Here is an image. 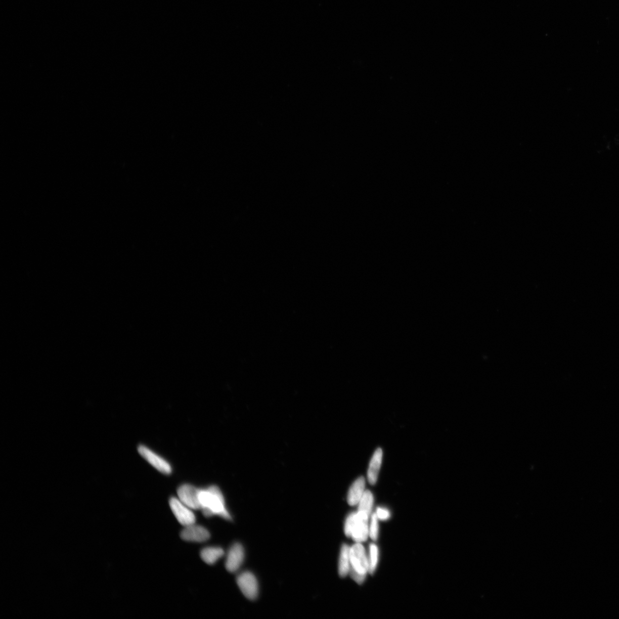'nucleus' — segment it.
<instances>
[{
	"label": "nucleus",
	"instance_id": "nucleus-11",
	"mask_svg": "<svg viewBox=\"0 0 619 619\" xmlns=\"http://www.w3.org/2000/svg\"><path fill=\"white\" fill-rule=\"evenodd\" d=\"M383 453L381 449H377L370 462L368 470V480L371 484H375L377 482L378 474H379L382 463Z\"/></svg>",
	"mask_w": 619,
	"mask_h": 619
},
{
	"label": "nucleus",
	"instance_id": "nucleus-9",
	"mask_svg": "<svg viewBox=\"0 0 619 619\" xmlns=\"http://www.w3.org/2000/svg\"><path fill=\"white\" fill-rule=\"evenodd\" d=\"M244 555V550L242 545L236 543L232 545L227 556V570L231 573L238 570L243 564Z\"/></svg>",
	"mask_w": 619,
	"mask_h": 619
},
{
	"label": "nucleus",
	"instance_id": "nucleus-6",
	"mask_svg": "<svg viewBox=\"0 0 619 619\" xmlns=\"http://www.w3.org/2000/svg\"><path fill=\"white\" fill-rule=\"evenodd\" d=\"M138 451L140 454L146 461L148 462L155 468L164 474H170L171 472V467L168 462L160 456L153 452L148 447L143 445L140 446Z\"/></svg>",
	"mask_w": 619,
	"mask_h": 619
},
{
	"label": "nucleus",
	"instance_id": "nucleus-1",
	"mask_svg": "<svg viewBox=\"0 0 619 619\" xmlns=\"http://www.w3.org/2000/svg\"><path fill=\"white\" fill-rule=\"evenodd\" d=\"M199 499L201 510L203 511L205 517L218 515L229 521L232 519L226 508L223 494L216 485H212L206 489H200Z\"/></svg>",
	"mask_w": 619,
	"mask_h": 619
},
{
	"label": "nucleus",
	"instance_id": "nucleus-3",
	"mask_svg": "<svg viewBox=\"0 0 619 619\" xmlns=\"http://www.w3.org/2000/svg\"><path fill=\"white\" fill-rule=\"evenodd\" d=\"M350 571L367 576L369 571V559L364 547L361 543H357L350 547Z\"/></svg>",
	"mask_w": 619,
	"mask_h": 619
},
{
	"label": "nucleus",
	"instance_id": "nucleus-2",
	"mask_svg": "<svg viewBox=\"0 0 619 619\" xmlns=\"http://www.w3.org/2000/svg\"><path fill=\"white\" fill-rule=\"evenodd\" d=\"M369 515L359 511L348 516L344 526L346 536L358 543L366 541L369 536Z\"/></svg>",
	"mask_w": 619,
	"mask_h": 619
},
{
	"label": "nucleus",
	"instance_id": "nucleus-13",
	"mask_svg": "<svg viewBox=\"0 0 619 619\" xmlns=\"http://www.w3.org/2000/svg\"><path fill=\"white\" fill-rule=\"evenodd\" d=\"M225 552L219 547H207L201 550L200 556L206 564L213 565L223 557Z\"/></svg>",
	"mask_w": 619,
	"mask_h": 619
},
{
	"label": "nucleus",
	"instance_id": "nucleus-17",
	"mask_svg": "<svg viewBox=\"0 0 619 619\" xmlns=\"http://www.w3.org/2000/svg\"><path fill=\"white\" fill-rule=\"evenodd\" d=\"M376 514L378 518L382 520V521H386V520L390 518V516L389 511L388 510L381 508V507L377 508Z\"/></svg>",
	"mask_w": 619,
	"mask_h": 619
},
{
	"label": "nucleus",
	"instance_id": "nucleus-12",
	"mask_svg": "<svg viewBox=\"0 0 619 619\" xmlns=\"http://www.w3.org/2000/svg\"><path fill=\"white\" fill-rule=\"evenodd\" d=\"M350 547L346 544L342 546L339 555L338 573L342 578H345L349 573L350 569Z\"/></svg>",
	"mask_w": 619,
	"mask_h": 619
},
{
	"label": "nucleus",
	"instance_id": "nucleus-4",
	"mask_svg": "<svg viewBox=\"0 0 619 619\" xmlns=\"http://www.w3.org/2000/svg\"><path fill=\"white\" fill-rule=\"evenodd\" d=\"M169 505L173 514L178 521L185 527L196 523V516L187 505L183 504L179 499L172 497Z\"/></svg>",
	"mask_w": 619,
	"mask_h": 619
},
{
	"label": "nucleus",
	"instance_id": "nucleus-7",
	"mask_svg": "<svg viewBox=\"0 0 619 619\" xmlns=\"http://www.w3.org/2000/svg\"><path fill=\"white\" fill-rule=\"evenodd\" d=\"M199 490L189 484L181 485L178 490L179 499L189 508L192 510H200L201 506L199 499Z\"/></svg>",
	"mask_w": 619,
	"mask_h": 619
},
{
	"label": "nucleus",
	"instance_id": "nucleus-10",
	"mask_svg": "<svg viewBox=\"0 0 619 619\" xmlns=\"http://www.w3.org/2000/svg\"><path fill=\"white\" fill-rule=\"evenodd\" d=\"M365 479L363 476L357 479L352 483L347 494V501L350 506L359 504L365 492Z\"/></svg>",
	"mask_w": 619,
	"mask_h": 619
},
{
	"label": "nucleus",
	"instance_id": "nucleus-16",
	"mask_svg": "<svg viewBox=\"0 0 619 619\" xmlns=\"http://www.w3.org/2000/svg\"><path fill=\"white\" fill-rule=\"evenodd\" d=\"M378 517L376 513L373 514L371 517V521L369 526V536L373 541H376L378 536V530H379V526H378Z\"/></svg>",
	"mask_w": 619,
	"mask_h": 619
},
{
	"label": "nucleus",
	"instance_id": "nucleus-15",
	"mask_svg": "<svg viewBox=\"0 0 619 619\" xmlns=\"http://www.w3.org/2000/svg\"><path fill=\"white\" fill-rule=\"evenodd\" d=\"M369 572L373 574L375 572L378 564V549L375 544H372L369 547Z\"/></svg>",
	"mask_w": 619,
	"mask_h": 619
},
{
	"label": "nucleus",
	"instance_id": "nucleus-8",
	"mask_svg": "<svg viewBox=\"0 0 619 619\" xmlns=\"http://www.w3.org/2000/svg\"><path fill=\"white\" fill-rule=\"evenodd\" d=\"M180 536L183 540L193 543H204L210 537V533L206 528L195 523L186 526Z\"/></svg>",
	"mask_w": 619,
	"mask_h": 619
},
{
	"label": "nucleus",
	"instance_id": "nucleus-5",
	"mask_svg": "<svg viewBox=\"0 0 619 619\" xmlns=\"http://www.w3.org/2000/svg\"><path fill=\"white\" fill-rule=\"evenodd\" d=\"M237 584L243 594L251 600L257 598L259 586L255 576L249 571H244L237 578Z\"/></svg>",
	"mask_w": 619,
	"mask_h": 619
},
{
	"label": "nucleus",
	"instance_id": "nucleus-14",
	"mask_svg": "<svg viewBox=\"0 0 619 619\" xmlns=\"http://www.w3.org/2000/svg\"><path fill=\"white\" fill-rule=\"evenodd\" d=\"M374 503V497L372 493L369 490H365L362 498L359 503L358 511L370 516L372 510Z\"/></svg>",
	"mask_w": 619,
	"mask_h": 619
}]
</instances>
